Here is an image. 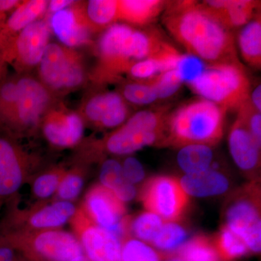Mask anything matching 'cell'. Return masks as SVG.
<instances>
[{
  "label": "cell",
  "mask_w": 261,
  "mask_h": 261,
  "mask_svg": "<svg viewBox=\"0 0 261 261\" xmlns=\"http://www.w3.org/2000/svg\"><path fill=\"white\" fill-rule=\"evenodd\" d=\"M162 20L189 56L206 65L240 61L233 34L200 2L167 1Z\"/></svg>",
  "instance_id": "1"
},
{
  "label": "cell",
  "mask_w": 261,
  "mask_h": 261,
  "mask_svg": "<svg viewBox=\"0 0 261 261\" xmlns=\"http://www.w3.org/2000/svg\"><path fill=\"white\" fill-rule=\"evenodd\" d=\"M167 43L154 29L113 24L102 31L96 42L97 63L89 81L98 87L118 84L132 65L154 56Z\"/></svg>",
  "instance_id": "2"
},
{
  "label": "cell",
  "mask_w": 261,
  "mask_h": 261,
  "mask_svg": "<svg viewBox=\"0 0 261 261\" xmlns=\"http://www.w3.org/2000/svg\"><path fill=\"white\" fill-rule=\"evenodd\" d=\"M56 99L30 73L8 75L0 83V132L17 141L33 137Z\"/></svg>",
  "instance_id": "3"
},
{
  "label": "cell",
  "mask_w": 261,
  "mask_h": 261,
  "mask_svg": "<svg viewBox=\"0 0 261 261\" xmlns=\"http://www.w3.org/2000/svg\"><path fill=\"white\" fill-rule=\"evenodd\" d=\"M227 111L198 97L184 103L168 116L164 146H214L224 135Z\"/></svg>",
  "instance_id": "4"
},
{
  "label": "cell",
  "mask_w": 261,
  "mask_h": 261,
  "mask_svg": "<svg viewBox=\"0 0 261 261\" xmlns=\"http://www.w3.org/2000/svg\"><path fill=\"white\" fill-rule=\"evenodd\" d=\"M185 84L194 93L227 112H238L248 100L251 84L240 61L206 65Z\"/></svg>",
  "instance_id": "5"
},
{
  "label": "cell",
  "mask_w": 261,
  "mask_h": 261,
  "mask_svg": "<svg viewBox=\"0 0 261 261\" xmlns=\"http://www.w3.org/2000/svg\"><path fill=\"white\" fill-rule=\"evenodd\" d=\"M37 69L38 80L58 99L82 88L89 81L80 51L60 43L49 42Z\"/></svg>",
  "instance_id": "6"
},
{
  "label": "cell",
  "mask_w": 261,
  "mask_h": 261,
  "mask_svg": "<svg viewBox=\"0 0 261 261\" xmlns=\"http://www.w3.org/2000/svg\"><path fill=\"white\" fill-rule=\"evenodd\" d=\"M0 233L27 261H72L84 254L73 233L60 228L44 231L0 230Z\"/></svg>",
  "instance_id": "7"
},
{
  "label": "cell",
  "mask_w": 261,
  "mask_h": 261,
  "mask_svg": "<svg viewBox=\"0 0 261 261\" xmlns=\"http://www.w3.org/2000/svg\"><path fill=\"white\" fill-rule=\"evenodd\" d=\"M260 185L253 180L237 190L225 207V224L240 235L250 252L258 253L261 247Z\"/></svg>",
  "instance_id": "8"
},
{
  "label": "cell",
  "mask_w": 261,
  "mask_h": 261,
  "mask_svg": "<svg viewBox=\"0 0 261 261\" xmlns=\"http://www.w3.org/2000/svg\"><path fill=\"white\" fill-rule=\"evenodd\" d=\"M41 160L0 132V207L16 200L21 187L34 177Z\"/></svg>",
  "instance_id": "9"
},
{
  "label": "cell",
  "mask_w": 261,
  "mask_h": 261,
  "mask_svg": "<svg viewBox=\"0 0 261 261\" xmlns=\"http://www.w3.org/2000/svg\"><path fill=\"white\" fill-rule=\"evenodd\" d=\"M7 206L9 209L0 221L1 231L59 229L70 222L78 209L73 202L59 200L39 201L27 210L19 209L15 202Z\"/></svg>",
  "instance_id": "10"
},
{
  "label": "cell",
  "mask_w": 261,
  "mask_h": 261,
  "mask_svg": "<svg viewBox=\"0 0 261 261\" xmlns=\"http://www.w3.org/2000/svg\"><path fill=\"white\" fill-rule=\"evenodd\" d=\"M51 29L45 18L34 22L11 39L0 44L7 64L18 74L37 69L50 39Z\"/></svg>",
  "instance_id": "11"
},
{
  "label": "cell",
  "mask_w": 261,
  "mask_h": 261,
  "mask_svg": "<svg viewBox=\"0 0 261 261\" xmlns=\"http://www.w3.org/2000/svg\"><path fill=\"white\" fill-rule=\"evenodd\" d=\"M140 200L146 210L157 215L165 222H177L188 207L189 195L177 178L159 176L145 182Z\"/></svg>",
  "instance_id": "12"
},
{
  "label": "cell",
  "mask_w": 261,
  "mask_h": 261,
  "mask_svg": "<svg viewBox=\"0 0 261 261\" xmlns=\"http://www.w3.org/2000/svg\"><path fill=\"white\" fill-rule=\"evenodd\" d=\"M92 221L116 235L121 241L128 238L129 216L124 202L113 192L97 184L89 189L80 206Z\"/></svg>",
  "instance_id": "13"
},
{
  "label": "cell",
  "mask_w": 261,
  "mask_h": 261,
  "mask_svg": "<svg viewBox=\"0 0 261 261\" xmlns=\"http://www.w3.org/2000/svg\"><path fill=\"white\" fill-rule=\"evenodd\" d=\"M78 112L86 126L98 129H115L132 114L130 105L117 90H98L89 94Z\"/></svg>",
  "instance_id": "14"
},
{
  "label": "cell",
  "mask_w": 261,
  "mask_h": 261,
  "mask_svg": "<svg viewBox=\"0 0 261 261\" xmlns=\"http://www.w3.org/2000/svg\"><path fill=\"white\" fill-rule=\"evenodd\" d=\"M85 126L78 111L70 109L56 99L43 117L39 130L51 147L68 149L82 143Z\"/></svg>",
  "instance_id": "15"
},
{
  "label": "cell",
  "mask_w": 261,
  "mask_h": 261,
  "mask_svg": "<svg viewBox=\"0 0 261 261\" xmlns=\"http://www.w3.org/2000/svg\"><path fill=\"white\" fill-rule=\"evenodd\" d=\"M84 255L91 261H121V241L116 235L94 224L82 207L70 221Z\"/></svg>",
  "instance_id": "16"
},
{
  "label": "cell",
  "mask_w": 261,
  "mask_h": 261,
  "mask_svg": "<svg viewBox=\"0 0 261 261\" xmlns=\"http://www.w3.org/2000/svg\"><path fill=\"white\" fill-rule=\"evenodd\" d=\"M48 21L61 44L75 49L90 44L97 32L87 18L82 1H75L65 9L57 12Z\"/></svg>",
  "instance_id": "17"
},
{
  "label": "cell",
  "mask_w": 261,
  "mask_h": 261,
  "mask_svg": "<svg viewBox=\"0 0 261 261\" xmlns=\"http://www.w3.org/2000/svg\"><path fill=\"white\" fill-rule=\"evenodd\" d=\"M228 148L231 157L243 172L253 180H258L261 163V147L252 138L243 118L237 115L230 128Z\"/></svg>",
  "instance_id": "18"
},
{
  "label": "cell",
  "mask_w": 261,
  "mask_h": 261,
  "mask_svg": "<svg viewBox=\"0 0 261 261\" xmlns=\"http://www.w3.org/2000/svg\"><path fill=\"white\" fill-rule=\"evenodd\" d=\"M201 3L228 30L243 28L260 11V2L254 0H207Z\"/></svg>",
  "instance_id": "19"
},
{
  "label": "cell",
  "mask_w": 261,
  "mask_h": 261,
  "mask_svg": "<svg viewBox=\"0 0 261 261\" xmlns=\"http://www.w3.org/2000/svg\"><path fill=\"white\" fill-rule=\"evenodd\" d=\"M166 4L163 0H118V23L147 27L163 14Z\"/></svg>",
  "instance_id": "20"
},
{
  "label": "cell",
  "mask_w": 261,
  "mask_h": 261,
  "mask_svg": "<svg viewBox=\"0 0 261 261\" xmlns=\"http://www.w3.org/2000/svg\"><path fill=\"white\" fill-rule=\"evenodd\" d=\"M179 181L187 195L194 197L223 195L230 187L227 176L214 167L202 172L185 174Z\"/></svg>",
  "instance_id": "21"
},
{
  "label": "cell",
  "mask_w": 261,
  "mask_h": 261,
  "mask_svg": "<svg viewBox=\"0 0 261 261\" xmlns=\"http://www.w3.org/2000/svg\"><path fill=\"white\" fill-rule=\"evenodd\" d=\"M48 2L47 0L20 1L8 15L4 27L0 30V44L11 39L30 24L44 18Z\"/></svg>",
  "instance_id": "22"
},
{
  "label": "cell",
  "mask_w": 261,
  "mask_h": 261,
  "mask_svg": "<svg viewBox=\"0 0 261 261\" xmlns=\"http://www.w3.org/2000/svg\"><path fill=\"white\" fill-rule=\"evenodd\" d=\"M99 185L111 190L123 202H129L137 195L135 185L123 176L121 163L116 159H105L99 170Z\"/></svg>",
  "instance_id": "23"
},
{
  "label": "cell",
  "mask_w": 261,
  "mask_h": 261,
  "mask_svg": "<svg viewBox=\"0 0 261 261\" xmlns=\"http://www.w3.org/2000/svg\"><path fill=\"white\" fill-rule=\"evenodd\" d=\"M238 45L243 61L252 68L261 67L260 11L242 28L239 33Z\"/></svg>",
  "instance_id": "24"
},
{
  "label": "cell",
  "mask_w": 261,
  "mask_h": 261,
  "mask_svg": "<svg viewBox=\"0 0 261 261\" xmlns=\"http://www.w3.org/2000/svg\"><path fill=\"white\" fill-rule=\"evenodd\" d=\"M211 146L190 145L180 147L177 163L185 174L202 172L213 168L214 154Z\"/></svg>",
  "instance_id": "25"
},
{
  "label": "cell",
  "mask_w": 261,
  "mask_h": 261,
  "mask_svg": "<svg viewBox=\"0 0 261 261\" xmlns=\"http://www.w3.org/2000/svg\"><path fill=\"white\" fill-rule=\"evenodd\" d=\"M84 5L89 23L97 32L118 23V0H89Z\"/></svg>",
  "instance_id": "26"
},
{
  "label": "cell",
  "mask_w": 261,
  "mask_h": 261,
  "mask_svg": "<svg viewBox=\"0 0 261 261\" xmlns=\"http://www.w3.org/2000/svg\"><path fill=\"white\" fill-rule=\"evenodd\" d=\"M118 84L117 91L130 106H149L159 101L155 89L149 80H122Z\"/></svg>",
  "instance_id": "27"
},
{
  "label": "cell",
  "mask_w": 261,
  "mask_h": 261,
  "mask_svg": "<svg viewBox=\"0 0 261 261\" xmlns=\"http://www.w3.org/2000/svg\"><path fill=\"white\" fill-rule=\"evenodd\" d=\"M219 258L223 261H233L250 252L243 238L226 225L221 228L214 242Z\"/></svg>",
  "instance_id": "28"
},
{
  "label": "cell",
  "mask_w": 261,
  "mask_h": 261,
  "mask_svg": "<svg viewBox=\"0 0 261 261\" xmlns=\"http://www.w3.org/2000/svg\"><path fill=\"white\" fill-rule=\"evenodd\" d=\"M164 222L159 216L148 211L135 217L129 216L128 235L144 243L151 244L159 234Z\"/></svg>",
  "instance_id": "29"
},
{
  "label": "cell",
  "mask_w": 261,
  "mask_h": 261,
  "mask_svg": "<svg viewBox=\"0 0 261 261\" xmlns=\"http://www.w3.org/2000/svg\"><path fill=\"white\" fill-rule=\"evenodd\" d=\"M63 166H56L38 173L32 180L33 195L39 201H46L56 195L62 178L66 172Z\"/></svg>",
  "instance_id": "30"
},
{
  "label": "cell",
  "mask_w": 261,
  "mask_h": 261,
  "mask_svg": "<svg viewBox=\"0 0 261 261\" xmlns=\"http://www.w3.org/2000/svg\"><path fill=\"white\" fill-rule=\"evenodd\" d=\"M87 171V165L80 163L67 169L55 195L56 200L72 202L76 200L83 190Z\"/></svg>",
  "instance_id": "31"
},
{
  "label": "cell",
  "mask_w": 261,
  "mask_h": 261,
  "mask_svg": "<svg viewBox=\"0 0 261 261\" xmlns=\"http://www.w3.org/2000/svg\"><path fill=\"white\" fill-rule=\"evenodd\" d=\"M182 261H219L214 242L207 237H195L180 248L178 254Z\"/></svg>",
  "instance_id": "32"
},
{
  "label": "cell",
  "mask_w": 261,
  "mask_h": 261,
  "mask_svg": "<svg viewBox=\"0 0 261 261\" xmlns=\"http://www.w3.org/2000/svg\"><path fill=\"white\" fill-rule=\"evenodd\" d=\"M187 237L185 228L176 222H164L152 245L161 251L174 252L181 248Z\"/></svg>",
  "instance_id": "33"
},
{
  "label": "cell",
  "mask_w": 261,
  "mask_h": 261,
  "mask_svg": "<svg viewBox=\"0 0 261 261\" xmlns=\"http://www.w3.org/2000/svg\"><path fill=\"white\" fill-rule=\"evenodd\" d=\"M121 261H161V256L147 243L128 237L121 241Z\"/></svg>",
  "instance_id": "34"
},
{
  "label": "cell",
  "mask_w": 261,
  "mask_h": 261,
  "mask_svg": "<svg viewBox=\"0 0 261 261\" xmlns=\"http://www.w3.org/2000/svg\"><path fill=\"white\" fill-rule=\"evenodd\" d=\"M149 81L155 89L159 101L172 97L185 82V77L178 68L163 72Z\"/></svg>",
  "instance_id": "35"
},
{
  "label": "cell",
  "mask_w": 261,
  "mask_h": 261,
  "mask_svg": "<svg viewBox=\"0 0 261 261\" xmlns=\"http://www.w3.org/2000/svg\"><path fill=\"white\" fill-rule=\"evenodd\" d=\"M123 176L132 185H138L145 177V170L138 159L128 156L121 163Z\"/></svg>",
  "instance_id": "36"
},
{
  "label": "cell",
  "mask_w": 261,
  "mask_h": 261,
  "mask_svg": "<svg viewBox=\"0 0 261 261\" xmlns=\"http://www.w3.org/2000/svg\"><path fill=\"white\" fill-rule=\"evenodd\" d=\"M18 252L0 233V261H15Z\"/></svg>",
  "instance_id": "37"
},
{
  "label": "cell",
  "mask_w": 261,
  "mask_h": 261,
  "mask_svg": "<svg viewBox=\"0 0 261 261\" xmlns=\"http://www.w3.org/2000/svg\"><path fill=\"white\" fill-rule=\"evenodd\" d=\"M20 3V0H0V30L4 27L8 15Z\"/></svg>",
  "instance_id": "38"
},
{
  "label": "cell",
  "mask_w": 261,
  "mask_h": 261,
  "mask_svg": "<svg viewBox=\"0 0 261 261\" xmlns=\"http://www.w3.org/2000/svg\"><path fill=\"white\" fill-rule=\"evenodd\" d=\"M74 2L73 0H51V1L48 2L47 12H46L44 18L47 20L48 17L49 18L51 15L57 12L65 9L73 5Z\"/></svg>",
  "instance_id": "39"
},
{
  "label": "cell",
  "mask_w": 261,
  "mask_h": 261,
  "mask_svg": "<svg viewBox=\"0 0 261 261\" xmlns=\"http://www.w3.org/2000/svg\"><path fill=\"white\" fill-rule=\"evenodd\" d=\"M249 102L255 111L261 113V84H257L251 89L249 95Z\"/></svg>",
  "instance_id": "40"
},
{
  "label": "cell",
  "mask_w": 261,
  "mask_h": 261,
  "mask_svg": "<svg viewBox=\"0 0 261 261\" xmlns=\"http://www.w3.org/2000/svg\"><path fill=\"white\" fill-rule=\"evenodd\" d=\"M8 76V65L3 58V53L0 49V83Z\"/></svg>",
  "instance_id": "41"
},
{
  "label": "cell",
  "mask_w": 261,
  "mask_h": 261,
  "mask_svg": "<svg viewBox=\"0 0 261 261\" xmlns=\"http://www.w3.org/2000/svg\"><path fill=\"white\" fill-rule=\"evenodd\" d=\"M72 261H91V260H89L88 257L86 256V255H84V254H83V255H80V256L75 257V258L73 259V260Z\"/></svg>",
  "instance_id": "42"
},
{
  "label": "cell",
  "mask_w": 261,
  "mask_h": 261,
  "mask_svg": "<svg viewBox=\"0 0 261 261\" xmlns=\"http://www.w3.org/2000/svg\"><path fill=\"white\" fill-rule=\"evenodd\" d=\"M166 261H182V260L178 255H175V256L170 257Z\"/></svg>",
  "instance_id": "43"
},
{
  "label": "cell",
  "mask_w": 261,
  "mask_h": 261,
  "mask_svg": "<svg viewBox=\"0 0 261 261\" xmlns=\"http://www.w3.org/2000/svg\"><path fill=\"white\" fill-rule=\"evenodd\" d=\"M15 261H27V260H25V259L23 258V257L20 256V255L18 253V255H17L16 258H15Z\"/></svg>",
  "instance_id": "44"
}]
</instances>
